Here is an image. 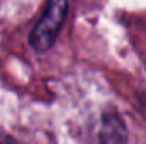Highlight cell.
Segmentation results:
<instances>
[{
    "label": "cell",
    "mask_w": 146,
    "mask_h": 144,
    "mask_svg": "<svg viewBox=\"0 0 146 144\" xmlns=\"http://www.w3.org/2000/svg\"><path fill=\"white\" fill-rule=\"evenodd\" d=\"M0 144H17V141L7 134H0Z\"/></svg>",
    "instance_id": "obj_2"
},
{
    "label": "cell",
    "mask_w": 146,
    "mask_h": 144,
    "mask_svg": "<svg viewBox=\"0 0 146 144\" xmlns=\"http://www.w3.org/2000/svg\"><path fill=\"white\" fill-rule=\"evenodd\" d=\"M68 7H70L68 0H49L46 12L37 20L29 36V42L36 51H46L53 46L66 19Z\"/></svg>",
    "instance_id": "obj_1"
}]
</instances>
